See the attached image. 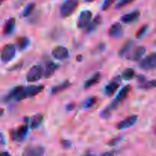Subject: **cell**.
Returning <instances> with one entry per match:
<instances>
[{"label":"cell","mask_w":156,"mask_h":156,"mask_svg":"<svg viewBox=\"0 0 156 156\" xmlns=\"http://www.w3.org/2000/svg\"><path fill=\"white\" fill-rule=\"evenodd\" d=\"M140 11L134 10L133 11V12L123 15V16H121V18H120V20H121L122 22L125 23V24H130V23L136 21L139 18V17H140Z\"/></svg>","instance_id":"obj_15"},{"label":"cell","mask_w":156,"mask_h":156,"mask_svg":"<svg viewBox=\"0 0 156 156\" xmlns=\"http://www.w3.org/2000/svg\"><path fill=\"white\" fill-rule=\"evenodd\" d=\"M17 44L20 50H24L30 45V40L27 37H21L17 41Z\"/></svg>","instance_id":"obj_24"},{"label":"cell","mask_w":156,"mask_h":156,"mask_svg":"<svg viewBox=\"0 0 156 156\" xmlns=\"http://www.w3.org/2000/svg\"><path fill=\"white\" fill-rule=\"evenodd\" d=\"M131 90H132V86L129 85V84L122 87V89L119 91V93H117V96H116L115 99L112 101V102H111V104H109L108 106L105 107V108L101 112V117L103 118V119H108V118L111 116L113 112L115 110H117V108L119 106V105H120V103H122V102L126 99V97L129 96Z\"/></svg>","instance_id":"obj_1"},{"label":"cell","mask_w":156,"mask_h":156,"mask_svg":"<svg viewBox=\"0 0 156 156\" xmlns=\"http://www.w3.org/2000/svg\"><path fill=\"white\" fill-rule=\"evenodd\" d=\"M133 46V42L132 41H127L119 50V56L121 58H127L130 53V50Z\"/></svg>","instance_id":"obj_22"},{"label":"cell","mask_w":156,"mask_h":156,"mask_svg":"<svg viewBox=\"0 0 156 156\" xmlns=\"http://www.w3.org/2000/svg\"><path fill=\"white\" fill-rule=\"evenodd\" d=\"M84 1L87 2H91L94 1V0H84Z\"/></svg>","instance_id":"obj_41"},{"label":"cell","mask_w":156,"mask_h":156,"mask_svg":"<svg viewBox=\"0 0 156 156\" xmlns=\"http://www.w3.org/2000/svg\"><path fill=\"white\" fill-rule=\"evenodd\" d=\"M44 71L40 64L32 66L26 74V80L29 83H34L38 81L44 76Z\"/></svg>","instance_id":"obj_4"},{"label":"cell","mask_w":156,"mask_h":156,"mask_svg":"<svg viewBox=\"0 0 156 156\" xmlns=\"http://www.w3.org/2000/svg\"><path fill=\"white\" fill-rule=\"evenodd\" d=\"M3 1H4V0H1V2H3Z\"/></svg>","instance_id":"obj_43"},{"label":"cell","mask_w":156,"mask_h":156,"mask_svg":"<svg viewBox=\"0 0 156 156\" xmlns=\"http://www.w3.org/2000/svg\"><path fill=\"white\" fill-rule=\"evenodd\" d=\"M156 87V80H152L146 81L144 84H141L140 88L143 89L145 90H152Z\"/></svg>","instance_id":"obj_28"},{"label":"cell","mask_w":156,"mask_h":156,"mask_svg":"<svg viewBox=\"0 0 156 156\" xmlns=\"http://www.w3.org/2000/svg\"><path fill=\"white\" fill-rule=\"evenodd\" d=\"M22 86H18V87H14L12 90H11V91L9 92L8 94H6L5 96H4L3 101H4L5 102H6L12 100V99H15V100H16L17 97H18V95L20 94V93H21V91L22 90Z\"/></svg>","instance_id":"obj_16"},{"label":"cell","mask_w":156,"mask_h":156,"mask_svg":"<svg viewBox=\"0 0 156 156\" xmlns=\"http://www.w3.org/2000/svg\"><path fill=\"white\" fill-rule=\"evenodd\" d=\"M117 0H104L103 4H102L101 9L103 11H106L114 4Z\"/></svg>","instance_id":"obj_31"},{"label":"cell","mask_w":156,"mask_h":156,"mask_svg":"<svg viewBox=\"0 0 156 156\" xmlns=\"http://www.w3.org/2000/svg\"><path fill=\"white\" fill-rule=\"evenodd\" d=\"M79 6V0H65L61 5L59 12L62 18H67L73 15Z\"/></svg>","instance_id":"obj_3"},{"label":"cell","mask_w":156,"mask_h":156,"mask_svg":"<svg viewBox=\"0 0 156 156\" xmlns=\"http://www.w3.org/2000/svg\"><path fill=\"white\" fill-rule=\"evenodd\" d=\"M60 145L64 149H69L72 147V142L68 139H62L60 141Z\"/></svg>","instance_id":"obj_33"},{"label":"cell","mask_w":156,"mask_h":156,"mask_svg":"<svg viewBox=\"0 0 156 156\" xmlns=\"http://www.w3.org/2000/svg\"><path fill=\"white\" fill-rule=\"evenodd\" d=\"M71 83L69 82V80H65L64 82L61 83V84H59V85H56V86H54L53 87H52L51 89V94L52 95H56V94H58V93H61V92L64 91L65 90H66V89H68L69 87H70V86H71Z\"/></svg>","instance_id":"obj_21"},{"label":"cell","mask_w":156,"mask_h":156,"mask_svg":"<svg viewBox=\"0 0 156 156\" xmlns=\"http://www.w3.org/2000/svg\"><path fill=\"white\" fill-rule=\"evenodd\" d=\"M145 53H146V47L144 46H138L128 55L127 58L131 61H139L144 56Z\"/></svg>","instance_id":"obj_14"},{"label":"cell","mask_w":156,"mask_h":156,"mask_svg":"<svg viewBox=\"0 0 156 156\" xmlns=\"http://www.w3.org/2000/svg\"><path fill=\"white\" fill-rule=\"evenodd\" d=\"M97 102V97L95 96H90V97L87 98L82 103V107L84 109H88L92 107L94 104Z\"/></svg>","instance_id":"obj_26"},{"label":"cell","mask_w":156,"mask_h":156,"mask_svg":"<svg viewBox=\"0 0 156 156\" xmlns=\"http://www.w3.org/2000/svg\"><path fill=\"white\" fill-rule=\"evenodd\" d=\"M82 55H78V56L76 57V60H77V61H82Z\"/></svg>","instance_id":"obj_38"},{"label":"cell","mask_w":156,"mask_h":156,"mask_svg":"<svg viewBox=\"0 0 156 156\" xmlns=\"http://www.w3.org/2000/svg\"><path fill=\"white\" fill-rule=\"evenodd\" d=\"M138 81L140 83V84H143L146 82V77L144 76H138Z\"/></svg>","instance_id":"obj_35"},{"label":"cell","mask_w":156,"mask_h":156,"mask_svg":"<svg viewBox=\"0 0 156 156\" xmlns=\"http://www.w3.org/2000/svg\"><path fill=\"white\" fill-rule=\"evenodd\" d=\"M44 121V115L42 113H37L30 118V126L31 128H37L41 125Z\"/></svg>","instance_id":"obj_23"},{"label":"cell","mask_w":156,"mask_h":156,"mask_svg":"<svg viewBox=\"0 0 156 156\" xmlns=\"http://www.w3.org/2000/svg\"><path fill=\"white\" fill-rule=\"evenodd\" d=\"M101 21H102L101 16L100 15H98L97 16H96L95 18H94L91 22H90V24H88V27L86 28L85 32H86L87 34H89V33H91V32H93L94 31H95L96 28H97L101 24Z\"/></svg>","instance_id":"obj_20"},{"label":"cell","mask_w":156,"mask_h":156,"mask_svg":"<svg viewBox=\"0 0 156 156\" xmlns=\"http://www.w3.org/2000/svg\"><path fill=\"white\" fill-rule=\"evenodd\" d=\"M101 77V73L100 72H96L89 79L85 81V83H84V88L87 90V89H89L91 87H94L95 84H97L100 81Z\"/></svg>","instance_id":"obj_17"},{"label":"cell","mask_w":156,"mask_h":156,"mask_svg":"<svg viewBox=\"0 0 156 156\" xmlns=\"http://www.w3.org/2000/svg\"><path fill=\"white\" fill-rule=\"evenodd\" d=\"M108 35L111 38H120L123 36V28L122 24L120 22H115L110 27L109 31H108Z\"/></svg>","instance_id":"obj_12"},{"label":"cell","mask_w":156,"mask_h":156,"mask_svg":"<svg viewBox=\"0 0 156 156\" xmlns=\"http://www.w3.org/2000/svg\"><path fill=\"white\" fill-rule=\"evenodd\" d=\"M155 133H156V129H155Z\"/></svg>","instance_id":"obj_44"},{"label":"cell","mask_w":156,"mask_h":156,"mask_svg":"<svg viewBox=\"0 0 156 156\" xmlns=\"http://www.w3.org/2000/svg\"><path fill=\"white\" fill-rule=\"evenodd\" d=\"M15 28V18L12 17V18H9L7 21H5V24L4 25V28H3V34L5 35H9L14 32Z\"/></svg>","instance_id":"obj_19"},{"label":"cell","mask_w":156,"mask_h":156,"mask_svg":"<svg viewBox=\"0 0 156 156\" xmlns=\"http://www.w3.org/2000/svg\"><path fill=\"white\" fill-rule=\"evenodd\" d=\"M92 12L90 10H84L79 15L77 20V27L79 29H83L88 27L92 18Z\"/></svg>","instance_id":"obj_7"},{"label":"cell","mask_w":156,"mask_h":156,"mask_svg":"<svg viewBox=\"0 0 156 156\" xmlns=\"http://www.w3.org/2000/svg\"><path fill=\"white\" fill-rule=\"evenodd\" d=\"M120 79L119 76L116 77L115 79L113 80L112 81L109 83L108 85L105 87V93L106 96H111L116 93V91L117 90V89L120 87Z\"/></svg>","instance_id":"obj_13"},{"label":"cell","mask_w":156,"mask_h":156,"mask_svg":"<svg viewBox=\"0 0 156 156\" xmlns=\"http://www.w3.org/2000/svg\"><path fill=\"white\" fill-rule=\"evenodd\" d=\"M122 139H123V137H122V136H117V137L111 139V140L108 142V145H110V146H115V145H117V144H119L120 142H121Z\"/></svg>","instance_id":"obj_32"},{"label":"cell","mask_w":156,"mask_h":156,"mask_svg":"<svg viewBox=\"0 0 156 156\" xmlns=\"http://www.w3.org/2000/svg\"><path fill=\"white\" fill-rule=\"evenodd\" d=\"M16 54V47L13 44H5L2 49L1 59L5 64L9 63Z\"/></svg>","instance_id":"obj_5"},{"label":"cell","mask_w":156,"mask_h":156,"mask_svg":"<svg viewBox=\"0 0 156 156\" xmlns=\"http://www.w3.org/2000/svg\"><path fill=\"white\" fill-rule=\"evenodd\" d=\"M134 75H135V71L133 68H126V70H124L122 73V78L125 80H129L133 79L134 77Z\"/></svg>","instance_id":"obj_25"},{"label":"cell","mask_w":156,"mask_h":156,"mask_svg":"<svg viewBox=\"0 0 156 156\" xmlns=\"http://www.w3.org/2000/svg\"><path fill=\"white\" fill-rule=\"evenodd\" d=\"M84 156H96V155H94V154H85V155Z\"/></svg>","instance_id":"obj_40"},{"label":"cell","mask_w":156,"mask_h":156,"mask_svg":"<svg viewBox=\"0 0 156 156\" xmlns=\"http://www.w3.org/2000/svg\"><path fill=\"white\" fill-rule=\"evenodd\" d=\"M148 28H149V26L147 25V24H145V25L142 26L141 28H140V29H139L138 32H136V38H141L142 37H143V35L146 34V32H147L148 30Z\"/></svg>","instance_id":"obj_30"},{"label":"cell","mask_w":156,"mask_h":156,"mask_svg":"<svg viewBox=\"0 0 156 156\" xmlns=\"http://www.w3.org/2000/svg\"><path fill=\"white\" fill-rule=\"evenodd\" d=\"M45 148L41 145H29L23 151L21 156H44Z\"/></svg>","instance_id":"obj_9"},{"label":"cell","mask_w":156,"mask_h":156,"mask_svg":"<svg viewBox=\"0 0 156 156\" xmlns=\"http://www.w3.org/2000/svg\"><path fill=\"white\" fill-rule=\"evenodd\" d=\"M58 69V65L56 64H55L53 61H49L45 67V70H44V76L46 79H49V78L51 77L53 74L55 73V72L56 71V70Z\"/></svg>","instance_id":"obj_18"},{"label":"cell","mask_w":156,"mask_h":156,"mask_svg":"<svg viewBox=\"0 0 156 156\" xmlns=\"http://www.w3.org/2000/svg\"><path fill=\"white\" fill-rule=\"evenodd\" d=\"M35 6H36V5H35L34 2H31L27 4V6H25V8H24V11H23L22 16L23 17L29 16V15L33 12V11L34 10Z\"/></svg>","instance_id":"obj_27"},{"label":"cell","mask_w":156,"mask_h":156,"mask_svg":"<svg viewBox=\"0 0 156 156\" xmlns=\"http://www.w3.org/2000/svg\"><path fill=\"white\" fill-rule=\"evenodd\" d=\"M52 56L56 60H59V61H63V60L69 58V50L64 46L58 45L53 47L52 50Z\"/></svg>","instance_id":"obj_11"},{"label":"cell","mask_w":156,"mask_h":156,"mask_svg":"<svg viewBox=\"0 0 156 156\" xmlns=\"http://www.w3.org/2000/svg\"><path fill=\"white\" fill-rule=\"evenodd\" d=\"M44 89V87L43 85H30L27 87H23L22 90L17 97L16 100L21 101L27 98L33 97L41 93Z\"/></svg>","instance_id":"obj_2"},{"label":"cell","mask_w":156,"mask_h":156,"mask_svg":"<svg viewBox=\"0 0 156 156\" xmlns=\"http://www.w3.org/2000/svg\"><path fill=\"white\" fill-rule=\"evenodd\" d=\"M28 132V125H22L18 127L17 129H13L11 131L10 136L13 141H22L25 139Z\"/></svg>","instance_id":"obj_8"},{"label":"cell","mask_w":156,"mask_h":156,"mask_svg":"<svg viewBox=\"0 0 156 156\" xmlns=\"http://www.w3.org/2000/svg\"><path fill=\"white\" fill-rule=\"evenodd\" d=\"M1 156H11V154L8 151H2L1 153Z\"/></svg>","instance_id":"obj_37"},{"label":"cell","mask_w":156,"mask_h":156,"mask_svg":"<svg viewBox=\"0 0 156 156\" xmlns=\"http://www.w3.org/2000/svg\"><path fill=\"white\" fill-rule=\"evenodd\" d=\"M137 119H138L137 115H131V116H128L127 118L118 122L116 127L118 130H124L126 129V128H131L133 125H135L136 122H137Z\"/></svg>","instance_id":"obj_10"},{"label":"cell","mask_w":156,"mask_h":156,"mask_svg":"<svg viewBox=\"0 0 156 156\" xmlns=\"http://www.w3.org/2000/svg\"><path fill=\"white\" fill-rule=\"evenodd\" d=\"M3 114V109H1V116H2Z\"/></svg>","instance_id":"obj_42"},{"label":"cell","mask_w":156,"mask_h":156,"mask_svg":"<svg viewBox=\"0 0 156 156\" xmlns=\"http://www.w3.org/2000/svg\"><path fill=\"white\" fill-rule=\"evenodd\" d=\"M134 1H135V0H120V1L117 2V4L116 5L115 8L117 9H122V8H123V7H125V6H128V5L131 4V3L133 2Z\"/></svg>","instance_id":"obj_29"},{"label":"cell","mask_w":156,"mask_h":156,"mask_svg":"<svg viewBox=\"0 0 156 156\" xmlns=\"http://www.w3.org/2000/svg\"><path fill=\"white\" fill-rule=\"evenodd\" d=\"M74 106H75L74 104L69 103L66 106V110H69V111H70V110H73V109H74Z\"/></svg>","instance_id":"obj_36"},{"label":"cell","mask_w":156,"mask_h":156,"mask_svg":"<svg viewBox=\"0 0 156 156\" xmlns=\"http://www.w3.org/2000/svg\"><path fill=\"white\" fill-rule=\"evenodd\" d=\"M116 152L115 151H106V152L103 153L101 156H114L115 155Z\"/></svg>","instance_id":"obj_34"},{"label":"cell","mask_w":156,"mask_h":156,"mask_svg":"<svg viewBox=\"0 0 156 156\" xmlns=\"http://www.w3.org/2000/svg\"><path fill=\"white\" fill-rule=\"evenodd\" d=\"M140 67L144 70L156 69V53H152L143 58L140 63Z\"/></svg>","instance_id":"obj_6"},{"label":"cell","mask_w":156,"mask_h":156,"mask_svg":"<svg viewBox=\"0 0 156 156\" xmlns=\"http://www.w3.org/2000/svg\"><path fill=\"white\" fill-rule=\"evenodd\" d=\"M1 140H2V144H4V137H3V135H2V133L1 134Z\"/></svg>","instance_id":"obj_39"}]
</instances>
